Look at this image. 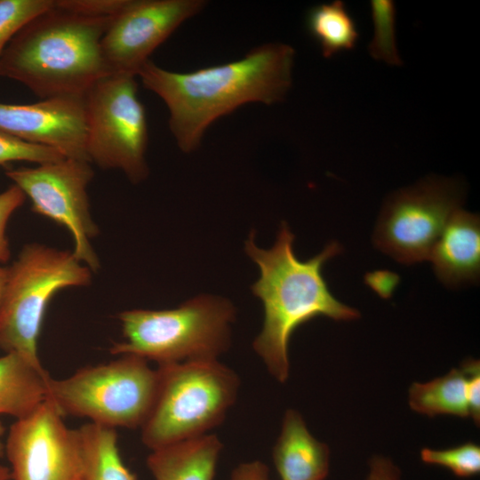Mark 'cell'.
<instances>
[{
    "instance_id": "3",
    "label": "cell",
    "mask_w": 480,
    "mask_h": 480,
    "mask_svg": "<svg viewBox=\"0 0 480 480\" xmlns=\"http://www.w3.org/2000/svg\"><path fill=\"white\" fill-rule=\"evenodd\" d=\"M112 17H92L53 5L24 24L7 44L0 76L41 100L84 97L110 75L101 39Z\"/></svg>"
},
{
    "instance_id": "11",
    "label": "cell",
    "mask_w": 480,
    "mask_h": 480,
    "mask_svg": "<svg viewBox=\"0 0 480 480\" xmlns=\"http://www.w3.org/2000/svg\"><path fill=\"white\" fill-rule=\"evenodd\" d=\"M46 397L33 412L16 420L4 444L12 480H80L84 447L80 432Z\"/></svg>"
},
{
    "instance_id": "28",
    "label": "cell",
    "mask_w": 480,
    "mask_h": 480,
    "mask_svg": "<svg viewBox=\"0 0 480 480\" xmlns=\"http://www.w3.org/2000/svg\"><path fill=\"white\" fill-rule=\"evenodd\" d=\"M365 281L380 297L389 298L399 281V276L388 271H376L368 274Z\"/></svg>"
},
{
    "instance_id": "2",
    "label": "cell",
    "mask_w": 480,
    "mask_h": 480,
    "mask_svg": "<svg viewBox=\"0 0 480 480\" xmlns=\"http://www.w3.org/2000/svg\"><path fill=\"white\" fill-rule=\"evenodd\" d=\"M254 236L252 232L246 240L245 252L260 270L252 291L263 304L264 322L252 347L268 372L284 383L290 371L288 344L296 328L319 316L350 321L360 314L332 294L322 273L324 263L341 252L338 242L303 261L295 256L294 236L285 222L268 250L260 249Z\"/></svg>"
},
{
    "instance_id": "6",
    "label": "cell",
    "mask_w": 480,
    "mask_h": 480,
    "mask_svg": "<svg viewBox=\"0 0 480 480\" xmlns=\"http://www.w3.org/2000/svg\"><path fill=\"white\" fill-rule=\"evenodd\" d=\"M92 270L69 251L40 244L23 246L7 268L0 304V348L15 352L41 372L37 340L47 306L60 290L86 286Z\"/></svg>"
},
{
    "instance_id": "10",
    "label": "cell",
    "mask_w": 480,
    "mask_h": 480,
    "mask_svg": "<svg viewBox=\"0 0 480 480\" xmlns=\"http://www.w3.org/2000/svg\"><path fill=\"white\" fill-rule=\"evenodd\" d=\"M88 161L65 157L36 167L9 169L5 175L31 201L34 212L66 228L72 236V253L92 272L100 268L92 240L99 234L87 187L94 172Z\"/></svg>"
},
{
    "instance_id": "20",
    "label": "cell",
    "mask_w": 480,
    "mask_h": 480,
    "mask_svg": "<svg viewBox=\"0 0 480 480\" xmlns=\"http://www.w3.org/2000/svg\"><path fill=\"white\" fill-rule=\"evenodd\" d=\"M411 408L430 417L450 414L468 417L466 373L460 367L426 383L414 382L409 389Z\"/></svg>"
},
{
    "instance_id": "7",
    "label": "cell",
    "mask_w": 480,
    "mask_h": 480,
    "mask_svg": "<svg viewBox=\"0 0 480 480\" xmlns=\"http://www.w3.org/2000/svg\"><path fill=\"white\" fill-rule=\"evenodd\" d=\"M157 369L134 355L83 367L63 379L50 377L47 397L65 415L115 428H141L155 401Z\"/></svg>"
},
{
    "instance_id": "29",
    "label": "cell",
    "mask_w": 480,
    "mask_h": 480,
    "mask_svg": "<svg viewBox=\"0 0 480 480\" xmlns=\"http://www.w3.org/2000/svg\"><path fill=\"white\" fill-rule=\"evenodd\" d=\"M399 468L388 458L376 456L370 461L366 480H399Z\"/></svg>"
},
{
    "instance_id": "12",
    "label": "cell",
    "mask_w": 480,
    "mask_h": 480,
    "mask_svg": "<svg viewBox=\"0 0 480 480\" xmlns=\"http://www.w3.org/2000/svg\"><path fill=\"white\" fill-rule=\"evenodd\" d=\"M205 4L204 0H126L101 39L109 74L136 76L152 52Z\"/></svg>"
},
{
    "instance_id": "17",
    "label": "cell",
    "mask_w": 480,
    "mask_h": 480,
    "mask_svg": "<svg viewBox=\"0 0 480 480\" xmlns=\"http://www.w3.org/2000/svg\"><path fill=\"white\" fill-rule=\"evenodd\" d=\"M51 376L15 352L0 356V415L23 418L47 397Z\"/></svg>"
},
{
    "instance_id": "30",
    "label": "cell",
    "mask_w": 480,
    "mask_h": 480,
    "mask_svg": "<svg viewBox=\"0 0 480 480\" xmlns=\"http://www.w3.org/2000/svg\"><path fill=\"white\" fill-rule=\"evenodd\" d=\"M230 480H269L268 468L259 460L241 463L232 471Z\"/></svg>"
},
{
    "instance_id": "18",
    "label": "cell",
    "mask_w": 480,
    "mask_h": 480,
    "mask_svg": "<svg viewBox=\"0 0 480 480\" xmlns=\"http://www.w3.org/2000/svg\"><path fill=\"white\" fill-rule=\"evenodd\" d=\"M78 430L84 447L80 480H137L121 457L115 428L88 422Z\"/></svg>"
},
{
    "instance_id": "26",
    "label": "cell",
    "mask_w": 480,
    "mask_h": 480,
    "mask_svg": "<svg viewBox=\"0 0 480 480\" xmlns=\"http://www.w3.org/2000/svg\"><path fill=\"white\" fill-rule=\"evenodd\" d=\"M126 0H54L57 7L92 17H113Z\"/></svg>"
},
{
    "instance_id": "5",
    "label": "cell",
    "mask_w": 480,
    "mask_h": 480,
    "mask_svg": "<svg viewBox=\"0 0 480 480\" xmlns=\"http://www.w3.org/2000/svg\"><path fill=\"white\" fill-rule=\"evenodd\" d=\"M158 385L141 441L151 451L208 434L226 418L240 386L218 359L157 367Z\"/></svg>"
},
{
    "instance_id": "9",
    "label": "cell",
    "mask_w": 480,
    "mask_h": 480,
    "mask_svg": "<svg viewBox=\"0 0 480 480\" xmlns=\"http://www.w3.org/2000/svg\"><path fill=\"white\" fill-rule=\"evenodd\" d=\"M463 197L460 182L441 177H429L395 192L377 222L373 234L376 247L404 264L428 260Z\"/></svg>"
},
{
    "instance_id": "31",
    "label": "cell",
    "mask_w": 480,
    "mask_h": 480,
    "mask_svg": "<svg viewBox=\"0 0 480 480\" xmlns=\"http://www.w3.org/2000/svg\"><path fill=\"white\" fill-rule=\"evenodd\" d=\"M7 277V268L0 266V304Z\"/></svg>"
},
{
    "instance_id": "32",
    "label": "cell",
    "mask_w": 480,
    "mask_h": 480,
    "mask_svg": "<svg viewBox=\"0 0 480 480\" xmlns=\"http://www.w3.org/2000/svg\"><path fill=\"white\" fill-rule=\"evenodd\" d=\"M0 480H12L10 468L0 464Z\"/></svg>"
},
{
    "instance_id": "4",
    "label": "cell",
    "mask_w": 480,
    "mask_h": 480,
    "mask_svg": "<svg viewBox=\"0 0 480 480\" xmlns=\"http://www.w3.org/2000/svg\"><path fill=\"white\" fill-rule=\"evenodd\" d=\"M235 308L225 299L202 295L172 309L118 314L124 340L113 355H134L158 365L218 359L230 343Z\"/></svg>"
},
{
    "instance_id": "27",
    "label": "cell",
    "mask_w": 480,
    "mask_h": 480,
    "mask_svg": "<svg viewBox=\"0 0 480 480\" xmlns=\"http://www.w3.org/2000/svg\"><path fill=\"white\" fill-rule=\"evenodd\" d=\"M466 373V396L469 416L478 426L480 422V363L468 358L460 366Z\"/></svg>"
},
{
    "instance_id": "8",
    "label": "cell",
    "mask_w": 480,
    "mask_h": 480,
    "mask_svg": "<svg viewBox=\"0 0 480 480\" xmlns=\"http://www.w3.org/2000/svg\"><path fill=\"white\" fill-rule=\"evenodd\" d=\"M135 76L108 75L85 94L86 155L104 170H119L132 183L148 175L146 111Z\"/></svg>"
},
{
    "instance_id": "23",
    "label": "cell",
    "mask_w": 480,
    "mask_h": 480,
    "mask_svg": "<svg viewBox=\"0 0 480 480\" xmlns=\"http://www.w3.org/2000/svg\"><path fill=\"white\" fill-rule=\"evenodd\" d=\"M54 0H0V61L10 40L29 20L50 9Z\"/></svg>"
},
{
    "instance_id": "22",
    "label": "cell",
    "mask_w": 480,
    "mask_h": 480,
    "mask_svg": "<svg viewBox=\"0 0 480 480\" xmlns=\"http://www.w3.org/2000/svg\"><path fill=\"white\" fill-rule=\"evenodd\" d=\"M420 458L427 464L450 469L458 477H471L480 471V447L471 442L445 450L425 448Z\"/></svg>"
},
{
    "instance_id": "16",
    "label": "cell",
    "mask_w": 480,
    "mask_h": 480,
    "mask_svg": "<svg viewBox=\"0 0 480 480\" xmlns=\"http://www.w3.org/2000/svg\"><path fill=\"white\" fill-rule=\"evenodd\" d=\"M222 447L206 434L151 451L147 466L155 480H213Z\"/></svg>"
},
{
    "instance_id": "25",
    "label": "cell",
    "mask_w": 480,
    "mask_h": 480,
    "mask_svg": "<svg viewBox=\"0 0 480 480\" xmlns=\"http://www.w3.org/2000/svg\"><path fill=\"white\" fill-rule=\"evenodd\" d=\"M26 199L22 190L12 184L0 193V262H6L11 256L8 239L5 236L7 222L12 213Z\"/></svg>"
},
{
    "instance_id": "24",
    "label": "cell",
    "mask_w": 480,
    "mask_h": 480,
    "mask_svg": "<svg viewBox=\"0 0 480 480\" xmlns=\"http://www.w3.org/2000/svg\"><path fill=\"white\" fill-rule=\"evenodd\" d=\"M65 157L56 148L29 143L0 131V166L19 161L40 164Z\"/></svg>"
},
{
    "instance_id": "33",
    "label": "cell",
    "mask_w": 480,
    "mask_h": 480,
    "mask_svg": "<svg viewBox=\"0 0 480 480\" xmlns=\"http://www.w3.org/2000/svg\"><path fill=\"white\" fill-rule=\"evenodd\" d=\"M5 432V428L0 421V458L4 454V443L3 442V436Z\"/></svg>"
},
{
    "instance_id": "19",
    "label": "cell",
    "mask_w": 480,
    "mask_h": 480,
    "mask_svg": "<svg viewBox=\"0 0 480 480\" xmlns=\"http://www.w3.org/2000/svg\"><path fill=\"white\" fill-rule=\"evenodd\" d=\"M306 28L325 58L353 49L359 38L355 19L340 0L313 6Z\"/></svg>"
},
{
    "instance_id": "21",
    "label": "cell",
    "mask_w": 480,
    "mask_h": 480,
    "mask_svg": "<svg viewBox=\"0 0 480 480\" xmlns=\"http://www.w3.org/2000/svg\"><path fill=\"white\" fill-rule=\"evenodd\" d=\"M370 8L373 24V36L368 45L369 54L374 60L388 65H402V59L396 45V9L394 2L372 0L370 2Z\"/></svg>"
},
{
    "instance_id": "15",
    "label": "cell",
    "mask_w": 480,
    "mask_h": 480,
    "mask_svg": "<svg viewBox=\"0 0 480 480\" xmlns=\"http://www.w3.org/2000/svg\"><path fill=\"white\" fill-rule=\"evenodd\" d=\"M328 446L308 431L300 413H284L273 449L274 465L282 480H324L329 471Z\"/></svg>"
},
{
    "instance_id": "14",
    "label": "cell",
    "mask_w": 480,
    "mask_h": 480,
    "mask_svg": "<svg viewBox=\"0 0 480 480\" xmlns=\"http://www.w3.org/2000/svg\"><path fill=\"white\" fill-rule=\"evenodd\" d=\"M434 271L447 286L476 282L480 274V219L461 208L450 217L430 253Z\"/></svg>"
},
{
    "instance_id": "13",
    "label": "cell",
    "mask_w": 480,
    "mask_h": 480,
    "mask_svg": "<svg viewBox=\"0 0 480 480\" xmlns=\"http://www.w3.org/2000/svg\"><path fill=\"white\" fill-rule=\"evenodd\" d=\"M0 131L29 143L56 148L66 157L89 162L84 96L29 104L0 102Z\"/></svg>"
},
{
    "instance_id": "1",
    "label": "cell",
    "mask_w": 480,
    "mask_h": 480,
    "mask_svg": "<svg viewBox=\"0 0 480 480\" xmlns=\"http://www.w3.org/2000/svg\"><path fill=\"white\" fill-rule=\"evenodd\" d=\"M295 51L286 44L257 46L228 63L180 73L148 60L140 69L143 86L169 111V128L181 151L196 150L207 128L242 105L281 102L292 84Z\"/></svg>"
}]
</instances>
